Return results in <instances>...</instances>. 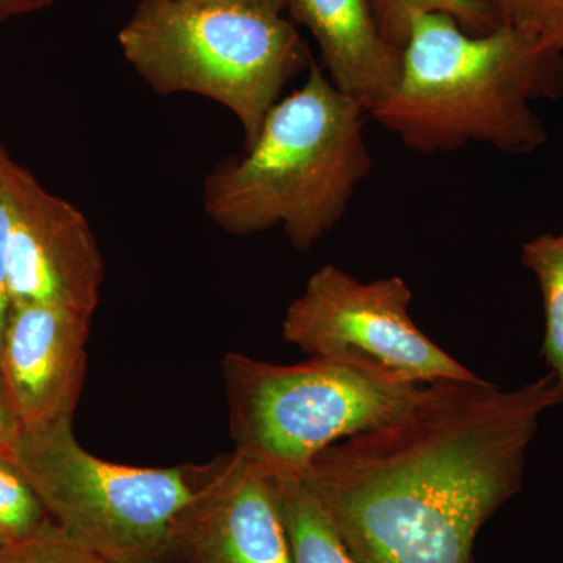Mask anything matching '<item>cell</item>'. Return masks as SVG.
<instances>
[{
  "instance_id": "1",
  "label": "cell",
  "mask_w": 563,
  "mask_h": 563,
  "mask_svg": "<svg viewBox=\"0 0 563 563\" xmlns=\"http://www.w3.org/2000/svg\"><path fill=\"white\" fill-rule=\"evenodd\" d=\"M553 374L503 390L426 384L379 428L333 444L298 476L357 563H473L481 528L520 492Z\"/></svg>"
},
{
  "instance_id": "2",
  "label": "cell",
  "mask_w": 563,
  "mask_h": 563,
  "mask_svg": "<svg viewBox=\"0 0 563 563\" xmlns=\"http://www.w3.org/2000/svg\"><path fill=\"white\" fill-rule=\"evenodd\" d=\"M563 96V54L498 25L470 33L446 14L413 22L390 95L369 117L422 155L488 144L532 154L550 139L533 103Z\"/></svg>"
},
{
  "instance_id": "3",
  "label": "cell",
  "mask_w": 563,
  "mask_h": 563,
  "mask_svg": "<svg viewBox=\"0 0 563 563\" xmlns=\"http://www.w3.org/2000/svg\"><path fill=\"white\" fill-rule=\"evenodd\" d=\"M368 117L313 62L302 87L269 110L254 143L207 176V217L236 236L280 228L296 250H312L372 173Z\"/></svg>"
},
{
  "instance_id": "4",
  "label": "cell",
  "mask_w": 563,
  "mask_h": 563,
  "mask_svg": "<svg viewBox=\"0 0 563 563\" xmlns=\"http://www.w3.org/2000/svg\"><path fill=\"white\" fill-rule=\"evenodd\" d=\"M118 41L158 95L202 96L231 111L244 147L313 63L295 22L280 13L201 0H140Z\"/></svg>"
},
{
  "instance_id": "5",
  "label": "cell",
  "mask_w": 563,
  "mask_h": 563,
  "mask_svg": "<svg viewBox=\"0 0 563 563\" xmlns=\"http://www.w3.org/2000/svg\"><path fill=\"white\" fill-rule=\"evenodd\" d=\"M222 379L233 451L269 476L296 477L333 444L398 417L424 387L357 352L296 365L229 352Z\"/></svg>"
},
{
  "instance_id": "6",
  "label": "cell",
  "mask_w": 563,
  "mask_h": 563,
  "mask_svg": "<svg viewBox=\"0 0 563 563\" xmlns=\"http://www.w3.org/2000/svg\"><path fill=\"white\" fill-rule=\"evenodd\" d=\"M11 457L51 520L107 562L152 563L173 551L174 520L192 496V465L102 461L77 442L73 420L22 429Z\"/></svg>"
},
{
  "instance_id": "7",
  "label": "cell",
  "mask_w": 563,
  "mask_h": 563,
  "mask_svg": "<svg viewBox=\"0 0 563 563\" xmlns=\"http://www.w3.org/2000/svg\"><path fill=\"white\" fill-rule=\"evenodd\" d=\"M412 299L401 276L362 282L325 265L288 306L282 335L310 355L357 352L421 385L477 379L418 328Z\"/></svg>"
},
{
  "instance_id": "8",
  "label": "cell",
  "mask_w": 563,
  "mask_h": 563,
  "mask_svg": "<svg viewBox=\"0 0 563 563\" xmlns=\"http://www.w3.org/2000/svg\"><path fill=\"white\" fill-rule=\"evenodd\" d=\"M102 282L103 258L87 217L13 162L11 303H47L92 317Z\"/></svg>"
},
{
  "instance_id": "9",
  "label": "cell",
  "mask_w": 563,
  "mask_h": 563,
  "mask_svg": "<svg viewBox=\"0 0 563 563\" xmlns=\"http://www.w3.org/2000/svg\"><path fill=\"white\" fill-rule=\"evenodd\" d=\"M172 543L190 563H292L273 476L236 451L192 465Z\"/></svg>"
},
{
  "instance_id": "10",
  "label": "cell",
  "mask_w": 563,
  "mask_h": 563,
  "mask_svg": "<svg viewBox=\"0 0 563 563\" xmlns=\"http://www.w3.org/2000/svg\"><path fill=\"white\" fill-rule=\"evenodd\" d=\"M91 317L47 306L11 303L0 373L22 428L74 420L85 372Z\"/></svg>"
},
{
  "instance_id": "11",
  "label": "cell",
  "mask_w": 563,
  "mask_h": 563,
  "mask_svg": "<svg viewBox=\"0 0 563 563\" xmlns=\"http://www.w3.org/2000/svg\"><path fill=\"white\" fill-rule=\"evenodd\" d=\"M296 24L317 41L321 68L339 90L373 110L401 70L402 51L384 38L373 0H284Z\"/></svg>"
},
{
  "instance_id": "12",
  "label": "cell",
  "mask_w": 563,
  "mask_h": 563,
  "mask_svg": "<svg viewBox=\"0 0 563 563\" xmlns=\"http://www.w3.org/2000/svg\"><path fill=\"white\" fill-rule=\"evenodd\" d=\"M273 481L292 563H357L299 477L273 476Z\"/></svg>"
},
{
  "instance_id": "13",
  "label": "cell",
  "mask_w": 563,
  "mask_h": 563,
  "mask_svg": "<svg viewBox=\"0 0 563 563\" xmlns=\"http://www.w3.org/2000/svg\"><path fill=\"white\" fill-rule=\"evenodd\" d=\"M521 263L539 284L544 314L542 355L563 401V229L528 240L521 247Z\"/></svg>"
},
{
  "instance_id": "14",
  "label": "cell",
  "mask_w": 563,
  "mask_h": 563,
  "mask_svg": "<svg viewBox=\"0 0 563 563\" xmlns=\"http://www.w3.org/2000/svg\"><path fill=\"white\" fill-rule=\"evenodd\" d=\"M373 7L384 38L399 51L413 22L424 14H446L470 33H487L501 25L483 0H373Z\"/></svg>"
},
{
  "instance_id": "15",
  "label": "cell",
  "mask_w": 563,
  "mask_h": 563,
  "mask_svg": "<svg viewBox=\"0 0 563 563\" xmlns=\"http://www.w3.org/2000/svg\"><path fill=\"white\" fill-rule=\"evenodd\" d=\"M51 517L11 454H0V533L7 542L27 539Z\"/></svg>"
},
{
  "instance_id": "16",
  "label": "cell",
  "mask_w": 563,
  "mask_h": 563,
  "mask_svg": "<svg viewBox=\"0 0 563 563\" xmlns=\"http://www.w3.org/2000/svg\"><path fill=\"white\" fill-rule=\"evenodd\" d=\"M499 24L563 54V0H483Z\"/></svg>"
},
{
  "instance_id": "17",
  "label": "cell",
  "mask_w": 563,
  "mask_h": 563,
  "mask_svg": "<svg viewBox=\"0 0 563 563\" xmlns=\"http://www.w3.org/2000/svg\"><path fill=\"white\" fill-rule=\"evenodd\" d=\"M0 563H109L90 548L63 531L54 521H46L38 531L21 542L0 550Z\"/></svg>"
},
{
  "instance_id": "18",
  "label": "cell",
  "mask_w": 563,
  "mask_h": 563,
  "mask_svg": "<svg viewBox=\"0 0 563 563\" xmlns=\"http://www.w3.org/2000/svg\"><path fill=\"white\" fill-rule=\"evenodd\" d=\"M11 166L13 161L0 147V346L9 318L11 298L9 288V242L11 228Z\"/></svg>"
},
{
  "instance_id": "19",
  "label": "cell",
  "mask_w": 563,
  "mask_h": 563,
  "mask_svg": "<svg viewBox=\"0 0 563 563\" xmlns=\"http://www.w3.org/2000/svg\"><path fill=\"white\" fill-rule=\"evenodd\" d=\"M20 415L11 401L9 388L0 373V454H11L22 432Z\"/></svg>"
},
{
  "instance_id": "20",
  "label": "cell",
  "mask_w": 563,
  "mask_h": 563,
  "mask_svg": "<svg viewBox=\"0 0 563 563\" xmlns=\"http://www.w3.org/2000/svg\"><path fill=\"white\" fill-rule=\"evenodd\" d=\"M52 2L54 0H0V21L46 9Z\"/></svg>"
},
{
  "instance_id": "21",
  "label": "cell",
  "mask_w": 563,
  "mask_h": 563,
  "mask_svg": "<svg viewBox=\"0 0 563 563\" xmlns=\"http://www.w3.org/2000/svg\"><path fill=\"white\" fill-rule=\"evenodd\" d=\"M201 2L228 3V5L247 7V9L280 14L285 10L284 0H201Z\"/></svg>"
},
{
  "instance_id": "22",
  "label": "cell",
  "mask_w": 563,
  "mask_h": 563,
  "mask_svg": "<svg viewBox=\"0 0 563 563\" xmlns=\"http://www.w3.org/2000/svg\"><path fill=\"white\" fill-rule=\"evenodd\" d=\"M5 544H9V542H7L5 537H3L2 533H0V550H2V548L5 547Z\"/></svg>"
},
{
  "instance_id": "23",
  "label": "cell",
  "mask_w": 563,
  "mask_h": 563,
  "mask_svg": "<svg viewBox=\"0 0 563 563\" xmlns=\"http://www.w3.org/2000/svg\"><path fill=\"white\" fill-rule=\"evenodd\" d=\"M0 147H2V143H0Z\"/></svg>"
}]
</instances>
